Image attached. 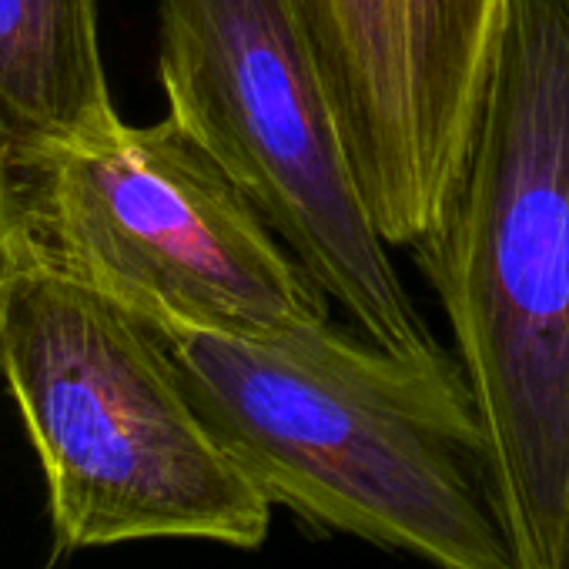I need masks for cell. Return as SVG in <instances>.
Returning <instances> with one entry per match:
<instances>
[{
  "instance_id": "cell-1",
  "label": "cell",
  "mask_w": 569,
  "mask_h": 569,
  "mask_svg": "<svg viewBox=\"0 0 569 569\" xmlns=\"http://www.w3.org/2000/svg\"><path fill=\"white\" fill-rule=\"evenodd\" d=\"M151 329L271 506L439 569H519L456 352H389L332 316L268 339Z\"/></svg>"
},
{
  "instance_id": "cell-2",
  "label": "cell",
  "mask_w": 569,
  "mask_h": 569,
  "mask_svg": "<svg viewBox=\"0 0 569 569\" xmlns=\"http://www.w3.org/2000/svg\"><path fill=\"white\" fill-rule=\"evenodd\" d=\"M519 569H569V0H509L459 191L412 248Z\"/></svg>"
},
{
  "instance_id": "cell-3",
  "label": "cell",
  "mask_w": 569,
  "mask_h": 569,
  "mask_svg": "<svg viewBox=\"0 0 569 569\" xmlns=\"http://www.w3.org/2000/svg\"><path fill=\"white\" fill-rule=\"evenodd\" d=\"M0 376L44 469L61 552L264 542L271 499L214 439L161 336L44 254L8 296Z\"/></svg>"
},
{
  "instance_id": "cell-4",
  "label": "cell",
  "mask_w": 569,
  "mask_h": 569,
  "mask_svg": "<svg viewBox=\"0 0 569 569\" xmlns=\"http://www.w3.org/2000/svg\"><path fill=\"white\" fill-rule=\"evenodd\" d=\"M174 118L376 346L439 352L356 171L302 0H158Z\"/></svg>"
},
{
  "instance_id": "cell-5",
  "label": "cell",
  "mask_w": 569,
  "mask_h": 569,
  "mask_svg": "<svg viewBox=\"0 0 569 569\" xmlns=\"http://www.w3.org/2000/svg\"><path fill=\"white\" fill-rule=\"evenodd\" d=\"M44 258L158 329L268 339L329 296L174 121L54 148L28 171Z\"/></svg>"
},
{
  "instance_id": "cell-6",
  "label": "cell",
  "mask_w": 569,
  "mask_h": 569,
  "mask_svg": "<svg viewBox=\"0 0 569 569\" xmlns=\"http://www.w3.org/2000/svg\"><path fill=\"white\" fill-rule=\"evenodd\" d=\"M359 181L389 244L449 211L509 0H302Z\"/></svg>"
},
{
  "instance_id": "cell-7",
  "label": "cell",
  "mask_w": 569,
  "mask_h": 569,
  "mask_svg": "<svg viewBox=\"0 0 569 569\" xmlns=\"http://www.w3.org/2000/svg\"><path fill=\"white\" fill-rule=\"evenodd\" d=\"M114 124L98 0H0V161L21 174Z\"/></svg>"
},
{
  "instance_id": "cell-8",
  "label": "cell",
  "mask_w": 569,
  "mask_h": 569,
  "mask_svg": "<svg viewBox=\"0 0 569 569\" xmlns=\"http://www.w3.org/2000/svg\"><path fill=\"white\" fill-rule=\"evenodd\" d=\"M44 254L28 198L18 188V171L0 161V346H4V312L8 296L24 268H31Z\"/></svg>"
}]
</instances>
